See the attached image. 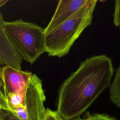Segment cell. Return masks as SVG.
Instances as JSON below:
<instances>
[{
	"instance_id": "obj_5",
	"label": "cell",
	"mask_w": 120,
	"mask_h": 120,
	"mask_svg": "<svg viewBox=\"0 0 120 120\" xmlns=\"http://www.w3.org/2000/svg\"><path fill=\"white\" fill-rule=\"evenodd\" d=\"M1 70L2 83L6 99L7 96L10 93L25 90L26 85L33 74L31 72L19 70L9 65H5L1 68Z\"/></svg>"
},
{
	"instance_id": "obj_4",
	"label": "cell",
	"mask_w": 120,
	"mask_h": 120,
	"mask_svg": "<svg viewBox=\"0 0 120 120\" xmlns=\"http://www.w3.org/2000/svg\"><path fill=\"white\" fill-rule=\"evenodd\" d=\"M45 101L42 81L36 74H32L26 85L23 103L29 120H44Z\"/></svg>"
},
{
	"instance_id": "obj_15",
	"label": "cell",
	"mask_w": 120,
	"mask_h": 120,
	"mask_svg": "<svg viewBox=\"0 0 120 120\" xmlns=\"http://www.w3.org/2000/svg\"><path fill=\"white\" fill-rule=\"evenodd\" d=\"M0 98L7 104V101L5 98L4 93V90H3V87L2 80V70L0 67Z\"/></svg>"
},
{
	"instance_id": "obj_12",
	"label": "cell",
	"mask_w": 120,
	"mask_h": 120,
	"mask_svg": "<svg viewBox=\"0 0 120 120\" xmlns=\"http://www.w3.org/2000/svg\"><path fill=\"white\" fill-rule=\"evenodd\" d=\"M70 120H116L108 115H106L104 114H96L93 115H89V116H88V117L84 119L77 118V119H74Z\"/></svg>"
},
{
	"instance_id": "obj_7",
	"label": "cell",
	"mask_w": 120,
	"mask_h": 120,
	"mask_svg": "<svg viewBox=\"0 0 120 120\" xmlns=\"http://www.w3.org/2000/svg\"><path fill=\"white\" fill-rule=\"evenodd\" d=\"M3 15L0 11V65H9L21 70L22 59L17 53L6 35Z\"/></svg>"
},
{
	"instance_id": "obj_3",
	"label": "cell",
	"mask_w": 120,
	"mask_h": 120,
	"mask_svg": "<svg viewBox=\"0 0 120 120\" xmlns=\"http://www.w3.org/2000/svg\"><path fill=\"white\" fill-rule=\"evenodd\" d=\"M8 40L21 59L34 63L45 52V30L37 24L18 19L4 22Z\"/></svg>"
},
{
	"instance_id": "obj_17",
	"label": "cell",
	"mask_w": 120,
	"mask_h": 120,
	"mask_svg": "<svg viewBox=\"0 0 120 120\" xmlns=\"http://www.w3.org/2000/svg\"><path fill=\"white\" fill-rule=\"evenodd\" d=\"M8 1V0H0V8Z\"/></svg>"
},
{
	"instance_id": "obj_8",
	"label": "cell",
	"mask_w": 120,
	"mask_h": 120,
	"mask_svg": "<svg viewBox=\"0 0 120 120\" xmlns=\"http://www.w3.org/2000/svg\"><path fill=\"white\" fill-rule=\"evenodd\" d=\"M110 87V99L120 107V66L116 70L114 78Z\"/></svg>"
},
{
	"instance_id": "obj_19",
	"label": "cell",
	"mask_w": 120,
	"mask_h": 120,
	"mask_svg": "<svg viewBox=\"0 0 120 120\" xmlns=\"http://www.w3.org/2000/svg\"></svg>"
},
{
	"instance_id": "obj_16",
	"label": "cell",
	"mask_w": 120,
	"mask_h": 120,
	"mask_svg": "<svg viewBox=\"0 0 120 120\" xmlns=\"http://www.w3.org/2000/svg\"><path fill=\"white\" fill-rule=\"evenodd\" d=\"M0 106H1L3 109L7 110L8 105L7 104L0 98Z\"/></svg>"
},
{
	"instance_id": "obj_14",
	"label": "cell",
	"mask_w": 120,
	"mask_h": 120,
	"mask_svg": "<svg viewBox=\"0 0 120 120\" xmlns=\"http://www.w3.org/2000/svg\"><path fill=\"white\" fill-rule=\"evenodd\" d=\"M1 120H20L11 112L3 109Z\"/></svg>"
},
{
	"instance_id": "obj_18",
	"label": "cell",
	"mask_w": 120,
	"mask_h": 120,
	"mask_svg": "<svg viewBox=\"0 0 120 120\" xmlns=\"http://www.w3.org/2000/svg\"><path fill=\"white\" fill-rule=\"evenodd\" d=\"M3 108L0 106V120H1L2 118V113H3Z\"/></svg>"
},
{
	"instance_id": "obj_6",
	"label": "cell",
	"mask_w": 120,
	"mask_h": 120,
	"mask_svg": "<svg viewBox=\"0 0 120 120\" xmlns=\"http://www.w3.org/2000/svg\"><path fill=\"white\" fill-rule=\"evenodd\" d=\"M89 0H59L56 9L47 26L45 34L60 25L73 14L85 5Z\"/></svg>"
},
{
	"instance_id": "obj_2",
	"label": "cell",
	"mask_w": 120,
	"mask_h": 120,
	"mask_svg": "<svg viewBox=\"0 0 120 120\" xmlns=\"http://www.w3.org/2000/svg\"><path fill=\"white\" fill-rule=\"evenodd\" d=\"M97 0L88 2L56 28L45 34V52L61 57L67 54L82 32L92 23Z\"/></svg>"
},
{
	"instance_id": "obj_13",
	"label": "cell",
	"mask_w": 120,
	"mask_h": 120,
	"mask_svg": "<svg viewBox=\"0 0 120 120\" xmlns=\"http://www.w3.org/2000/svg\"><path fill=\"white\" fill-rule=\"evenodd\" d=\"M44 120H65L57 111H53L50 109H46L45 116Z\"/></svg>"
},
{
	"instance_id": "obj_10",
	"label": "cell",
	"mask_w": 120,
	"mask_h": 120,
	"mask_svg": "<svg viewBox=\"0 0 120 120\" xmlns=\"http://www.w3.org/2000/svg\"><path fill=\"white\" fill-rule=\"evenodd\" d=\"M8 111L12 112L20 120H29L26 108L23 105L11 108Z\"/></svg>"
},
{
	"instance_id": "obj_9",
	"label": "cell",
	"mask_w": 120,
	"mask_h": 120,
	"mask_svg": "<svg viewBox=\"0 0 120 120\" xmlns=\"http://www.w3.org/2000/svg\"><path fill=\"white\" fill-rule=\"evenodd\" d=\"M25 90H20L9 94L7 97V102L8 104V109L23 105Z\"/></svg>"
},
{
	"instance_id": "obj_1",
	"label": "cell",
	"mask_w": 120,
	"mask_h": 120,
	"mask_svg": "<svg viewBox=\"0 0 120 120\" xmlns=\"http://www.w3.org/2000/svg\"><path fill=\"white\" fill-rule=\"evenodd\" d=\"M113 72L112 60L106 55L82 61L59 89L57 112L62 118L70 120L83 113L110 86Z\"/></svg>"
},
{
	"instance_id": "obj_11",
	"label": "cell",
	"mask_w": 120,
	"mask_h": 120,
	"mask_svg": "<svg viewBox=\"0 0 120 120\" xmlns=\"http://www.w3.org/2000/svg\"><path fill=\"white\" fill-rule=\"evenodd\" d=\"M113 23L116 27L120 26V0L115 1L114 12L113 14Z\"/></svg>"
}]
</instances>
